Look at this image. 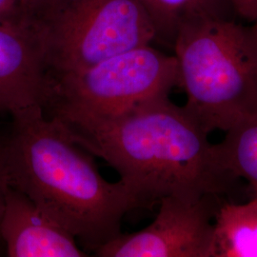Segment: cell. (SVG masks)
<instances>
[{
  "instance_id": "6",
  "label": "cell",
  "mask_w": 257,
  "mask_h": 257,
  "mask_svg": "<svg viewBox=\"0 0 257 257\" xmlns=\"http://www.w3.org/2000/svg\"><path fill=\"white\" fill-rule=\"evenodd\" d=\"M219 197L160 200L156 219L143 230L118 236L97 248L99 257H212L214 216Z\"/></svg>"
},
{
  "instance_id": "15",
  "label": "cell",
  "mask_w": 257,
  "mask_h": 257,
  "mask_svg": "<svg viewBox=\"0 0 257 257\" xmlns=\"http://www.w3.org/2000/svg\"><path fill=\"white\" fill-rule=\"evenodd\" d=\"M46 0H28V2L30 4V8H31V14L33 13L34 10L37 8V6H39L40 4H42Z\"/></svg>"
},
{
  "instance_id": "5",
  "label": "cell",
  "mask_w": 257,
  "mask_h": 257,
  "mask_svg": "<svg viewBox=\"0 0 257 257\" xmlns=\"http://www.w3.org/2000/svg\"><path fill=\"white\" fill-rule=\"evenodd\" d=\"M51 79L45 113L109 116L169 95L178 68L175 55L146 45Z\"/></svg>"
},
{
  "instance_id": "12",
  "label": "cell",
  "mask_w": 257,
  "mask_h": 257,
  "mask_svg": "<svg viewBox=\"0 0 257 257\" xmlns=\"http://www.w3.org/2000/svg\"><path fill=\"white\" fill-rule=\"evenodd\" d=\"M31 8L28 0H0V22L29 27Z\"/></svg>"
},
{
  "instance_id": "14",
  "label": "cell",
  "mask_w": 257,
  "mask_h": 257,
  "mask_svg": "<svg viewBox=\"0 0 257 257\" xmlns=\"http://www.w3.org/2000/svg\"><path fill=\"white\" fill-rule=\"evenodd\" d=\"M6 187H7V181H6V176H5V173H4L2 156H1V152H0V223H1V218H2L3 210H4ZM2 246H4V245H3L1 235H0V250H1Z\"/></svg>"
},
{
  "instance_id": "8",
  "label": "cell",
  "mask_w": 257,
  "mask_h": 257,
  "mask_svg": "<svg viewBox=\"0 0 257 257\" xmlns=\"http://www.w3.org/2000/svg\"><path fill=\"white\" fill-rule=\"evenodd\" d=\"M0 235L9 257H85L74 234L7 184Z\"/></svg>"
},
{
  "instance_id": "9",
  "label": "cell",
  "mask_w": 257,
  "mask_h": 257,
  "mask_svg": "<svg viewBox=\"0 0 257 257\" xmlns=\"http://www.w3.org/2000/svg\"><path fill=\"white\" fill-rule=\"evenodd\" d=\"M212 257H257V194L245 204L219 205Z\"/></svg>"
},
{
  "instance_id": "1",
  "label": "cell",
  "mask_w": 257,
  "mask_h": 257,
  "mask_svg": "<svg viewBox=\"0 0 257 257\" xmlns=\"http://www.w3.org/2000/svg\"><path fill=\"white\" fill-rule=\"evenodd\" d=\"M46 115L118 173L137 208L169 196L219 197L234 179L221 165L206 130L169 95L109 116Z\"/></svg>"
},
{
  "instance_id": "13",
  "label": "cell",
  "mask_w": 257,
  "mask_h": 257,
  "mask_svg": "<svg viewBox=\"0 0 257 257\" xmlns=\"http://www.w3.org/2000/svg\"><path fill=\"white\" fill-rule=\"evenodd\" d=\"M230 7L241 18L249 22H257V0H227Z\"/></svg>"
},
{
  "instance_id": "7",
  "label": "cell",
  "mask_w": 257,
  "mask_h": 257,
  "mask_svg": "<svg viewBox=\"0 0 257 257\" xmlns=\"http://www.w3.org/2000/svg\"><path fill=\"white\" fill-rule=\"evenodd\" d=\"M50 89L44 54L31 28L0 22V111L15 118L44 110Z\"/></svg>"
},
{
  "instance_id": "4",
  "label": "cell",
  "mask_w": 257,
  "mask_h": 257,
  "mask_svg": "<svg viewBox=\"0 0 257 257\" xmlns=\"http://www.w3.org/2000/svg\"><path fill=\"white\" fill-rule=\"evenodd\" d=\"M29 27L51 78L156 40L153 22L138 0H46L32 13Z\"/></svg>"
},
{
  "instance_id": "2",
  "label": "cell",
  "mask_w": 257,
  "mask_h": 257,
  "mask_svg": "<svg viewBox=\"0 0 257 257\" xmlns=\"http://www.w3.org/2000/svg\"><path fill=\"white\" fill-rule=\"evenodd\" d=\"M0 152L7 184L92 252L118 236L124 215L137 208L122 182H108L92 154L43 110L13 118Z\"/></svg>"
},
{
  "instance_id": "3",
  "label": "cell",
  "mask_w": 257,
  "mask_h": 257,
  "mask_svg": "<svg viewBox=\"0 0 257 257\" xmlns=\"http://www.w3.org/2000/svg\"><path fill=\"white\" fill-rule=\"evenodd\" d=\"M186 110L208 134L227 132L257 110V22L219 11L188 19L173 43Z\"/></svg>"
},
{
  "instance_id": "10",
  "label": "cell",
  "mask_w": 257,
  "mask_h": 257,
  "mask_svg": "<svg viewBox=\"0 0 257 257\" xmlns=\"http://www.w3.org/2000/svg\"><path fill=\"white\" fill-rule=\"evenodd\" d=\"M214 146L223 168L232 177L247 180L257 194V110L228 130Z\"/></svg>"
},
{
  "instance_id": "11",
  "label": "cell",
  "mask_w": 257,
  "mask_h": 257,
  "mask_svg": "<svg viewBox=\"0 0 257 257\" xmlns=\"http://www.w3.org/2000/svg\"><path fill=\"white\" fill-rule=\"evenodd\" d=\"M156 29V40L174 43L179 27L193 17L221 10L227 0H138ZM230 5V4H229Z\"/></svg>"
}]
</instances>
